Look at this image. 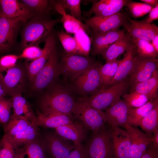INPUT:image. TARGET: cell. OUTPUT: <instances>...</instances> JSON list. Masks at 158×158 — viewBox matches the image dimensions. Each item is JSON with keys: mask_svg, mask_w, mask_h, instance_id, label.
Wrapping results in <instances>:
<instances>
[{"mask_svg": "<svg viewBox=\"0 0 158 158\" xmlns=\"http://www.w3.org/2000/svg\"><path fill=\"white\" fill-rule=\"evenodd\" d=\"M124 6L128 8L132 16L135 18L142 17L149 13L154 7L144 3L128 0Z\"/></svg>", "mask_w": 158, "mask_h": 158, "instance_id": "37", "label": "cell"}, {"mask_svg": "<svg viewBox=\"0 0 158 158\" xmlns=\"http://www.w3.org/2000/svg\"><path fill=\"white\" fill-rule=\"evenodd\" d=\"M119 61L116 59L111 61L109 76L110 83L114 77L116 73Z\"/></svg>", "mask_w": 158, "mask_h": 158, "instance_id": "50", "label": "cell"}, {"mask_svg": "<svg viewBox=\"0 0 158 158\" xmlns=\"http://www.w3.org/2000/svg\"><path fill=\"white\" fill-rule=\"evenodd\" d=\"M52 9L61 16V21L66 32L75 34L81 29L90 32V27L85 23L67 14L65 8L57 0H50Z\"/></svg>", "mask_w": 158, "mask_h": 158, "instance_id": "22", "label": "cell"}, {"mask_svg": "<svg viewBox=\"0 0 158 158\" xmlns=\"http://www.w3.org/2000/svg\"></svg>", "mask_w": 158, "mask_h": 158, "instance_id": "56", "label": "cell"}, {"mask_svg": "<svg viewBox=\"0 0 158 158\" xmlns=\"http://www.w3.org/2000/svg\"><path fill=\"white\" fill-rule=\"evenodd\" d=\"M130 92H136L146 95L150 100L158 98V71H155L149 79L131 87Z\"/></svg>", "mask_w": 158, "mask_h": 158, "instance_id": "29", "label": "cell"}, {"mask_svg": "<svg viewBox=\"0 0 158 158\" xmlns=\"http://www.w3.org/2000/svg\"><path fill=\"white\" fill-rule=\"evenodd\" d=\"M149 13L148 17L145 20L146 22L151 23L154 20L158 19V5L154 7Z\"/></svg>", "mask_w": 158, "mask_h": 158, "instance_id": "49", "label": "cell"}, {"mask_svg": "<svg viewBox=\"0 0 158 158\" xmlns=\"http://www.w3.org/2000/svg\"><path fill=\"white\" fill-rule=\"evenodd\" d=\"M41 143L50 158H68L74 146L56 133H48L40 138Z\"/></svg>", "mask_w": 158, "mask_h": 158, "instance_id": "9", "label": "cell"}, {"mask_svg": "<svg viewBox=\"0 0 158 158\" xmlns=\"http://www.w3.org/2000/svg\"><path fill=\"white\" fill-rule=\"evenodd\" d=\"M40 137L15 150L14 158H48Z\"/></svg>", "mask_w": 158, "mask_h": 158, "instance_id": "25", "label": "cell"}, {"mask_svg": "<svg viewBox=\"0 0 158 158\" xmlns=\"http://www.w3.org/2000/svg\"><path fill=\"white\" fill-rule=\"evenodd\" d=\"M56 133L61 137L72 141L74 147L81 145L86 135V131L80 124H67L55 128Z\"/></svg>", "mask_w": 158, "mask_h": 158, "instance_id": "23", "label": "cell"}, {"mask_svg": "<svg viewBox=\"0 0 158 158\" xmlns=\"http://www.w3.org/2000/svg\"><path fill=\"white\" fill-rule=\"evenodd\" d=\"M68 158H89L87 146L81 145L74 147Z\"/></svg>", "mask_w": 158, "mask_h": 158, "instance_id": "47", "label": "cell"}, {"mask_svg": "<svg viewBox=\"0 0 158 158\" xmlns=\"http://www.w3.org/2000/svg\"><path fill=\"white\" fill-rule=\"evenodd\" d=\"M151 41L153 47L158 52V35H156Z\"/></svg>", "mask_w": 158, "mask_h": 158, "instance_id": "53", "label": "cell"}, {"mask_svg": "<svg viewBox=\"0 0 158 158\" xmlns=\"http://www.w3.org/2000/svg\"><path fill=\"white\" fill-rule=\"evenodd\" d=\"M56 46L33 82L32 89L34 91H40L47 88L55 83L59 74V58Z\"/></svg>", "mask_w": 158, "mask_h": 158, "instance_id": "7", "label": "cell"}, {"mask_svg": "<svg viewBox=\"0 0 158 158\" xmlns=\"http://www.w3.org/2000/svg\"><path fill=\"white\" fill-rule=\"evenodd\" d=\"M136 54L135 47L133 43L124 53L122 59L119 61L116 73L107 87L122 81L130 76Z\"/></svg>", "mask_w": 158, "mask_h": 158, "instance_id": "21", "label": "cell"}, {"mask_svg": "<svg viewBox=\"0 0 158 158\" xmlns=\"http://www.w3.org/2000/svg\"><path fill=\"white\" fill-rule=\"evenodd\" d=\"M111 61L106 62L100 68V73L103 89L107 88L110 83L109 76Z\"/></svg>", "mask_w": 158, "mask_h": 158, "instance_id": "46", "label": "cell"}, {"mask_svg": "<svg viewBox=\"0 0 158 158\" xmlns=\"http://www.w3.org/2000/svg\"><path fill=\"white\" fill-rule=\"evenodd\" d=\"M22 23L6 17L0 10V52L8 50L14 45Z\"/></svg>", "mask_w": 158, "mask_h": 158, "instance_id": "13", "label": "cell"}, {"mask_svg": "<svg viewBox=\"0 0 158 158\" xmlns=\"http://www.w3.org/2000/svg\"><path fill=\"white\" fill-rule=\"evenodd\" d=\"M58 1L65 9L70 11L71 16L81 21L83 19L82 15L80 0H59Z\"/></svg>", "mask_w": 158, "mask_h": 158, "instance_id": "39", "label": "cell"}, {"mask_svg": "<svg viewBox=\"0 0 158 158\" xmlns=\"http://www.w3.org/2000/svg\"><path fill=\"white\" fill-rule=\"evenodd\" d=\"M56 36L59 39L65 52L76 54L78 45L74 37L63 31L58 32Z\"/></svg>", "mask_w": 158, "mask_h": 158, "instance_id": "36", "label": "cell"}, {"mask_svg": "<svg viewBox=\"0 0 158 158\" xmlns=\"http://www.w3.org/2000/svg\"><path fill=\"white\" fill-rule=\"evenodd\" d=\"M87 147L89 158H115L109 129L93 133Z\"/></svg>", "mask_w": 158, "mask_h": 158, "instance_id": "8", "label": "cell"}, {"mask_svg": "<svg viewBox=\"0 0 158 158\" xmlns=\"http://www.w3.org/2000/svg\"><path fill=\"white\" fill-rule=\"evenodd\" d=\"M102 65L95 62L74 80L75 88L79 93L91 96L103 89L100 73Z\"/></svg>", "mask_w": 158, "mask_h": 158, "instance_id": "6", "label": "cell"}, {"mask_svg": "<svg viewBox=\"0 0 158 158\" xmlns=\"http://www.w3.org/2000/svg\"><path fill=\"white\" fill-rule=\"evenodd\" d=\"M128 0H111L110 3L97 16H111L119 12Z\"/></svg>", "mask_w": 158, "mask_h": 158, "instance_id": "41", "label": "cell"}, {"mask_svg": "<svg viewBox=\"0 0 158 158\" xmlns=\"http://www.w3.org/2000/svg\"><path fill=\"white\" fill-rule=\"evenodd\" d=\"M152 144L155 148H158V129L153 134L152 137Z\"/></svg>", "mask_w": 158, "mask_h": 158, "instance_id": "51", "label": "cell"}, {"mask_svg": "<svg viewBox=\"0 0 158 158\" xmlns=\"http://www.w3.org/2000/svg\"><path fill=\"white\" fill-rule=\"evenodd\" d=\"M19 59L18 55L9 54L0 58V74L14 67Z\"/></svg>", "mask_w": 158, "mask_h": 158, "instance_id": "44", "label": "cell"}, {"mask_svg": "<svg viewBox=\"0 0 158 158\" xmlns=\"http://www.w3.org/2000/svg\"><path fill=\"white\" fill-rule=\"evenodd\" d=\"M38 126L31 122L23 131L11 137H6L16 150L26 143L40 137Z\"/></svg>", "mask_w": 158, "mask_h": 158, "instance_id": "28", "label": "cell"}, {"mask_svg": "<svg viewBox=\"0 0 158 158\" xmlns=\"http://www.w3.org/2000/svg\"><path fill=\"white\" fill-rule=\"evenodd\" d=\"M133 43L131 37L128 33H126L110 46L102 55L106 62L111 61L124 53Z\"/></svg>", "mask_w": 158, "mask_h": 158, "instance_id": "27", "label": "cell"}, {"mask_svg": "<svg viewBox=\"0 0 158 158\" xmlns=\"http://www.w3.org/2000/svg\"><path fill=\"white\" fill-rule=\"evenodd\" d=\"M109 130L115 158H130L131 143L129 133L118 126H110Z\"/></svg>", "mask_w": 158, "mask_h": 158, "instance_id": "14", "label": "cell"}, {"mask_svg": "<svg viewBox=\"0 0 158 158\" xmlns=\"http://www.w3.org/2000/svg\"><path fill=\"white\" fill-rule=\"evenodd\" d=\"M47 88L39 102L40 111L46 115L61 114L71 118L76 101L70 91L55 83Z\"/></svg>", "mask_w": 158, "mask_h": 158, "instance_id": "1", "label": "cell"}, {"mask_svg": "<svg viewBox=\"0 0 158 158\" xmlns=\"http://www.w3.org/2000/svg\"><path fill=\"white\" fill-rule=\"evenodd\" d=\"M122 97L130 107H140L151 100L146 95L136 92H130Z\"/></svg>", "mask_w": 158, "mask_h": 158, "instance_id": "38", "label": "cell"}, {"mask_svg": "<svg viewBox=\"0 0 158 158\" xmlns=\"http://www.w3.org/2000/svg\"><path fill=\"white\" fill-rule=\"evenodd\" d=\"M56 34L53 31L44 41L42 55L27 65V75L29 80L32 83L38 72L47 61L52 50L56 46Z\"/></svg>", "mask_w": 158, "mask_h": 158, "instance_id": "20", "label": "cell"}, {"mask_svg": "<svg viewBox=\"0 0 158 158\" xmlns=\"http://www.w3.org/2000/svg\"><path fill=\"white\" fill-rule=\"evenodd\" d=\"M111 0H101L98 1H92V6L89 11L85 13L87 16H89L92 14L95 16H97L110 3Z\"/></svg>", "mask_w": 158, "mask_h": 158, "instance_id": "45", "label": "cell"}, {"mask_svg": "<svg viewBox=\"0 0 158 158\" xmlns=\"http://www.w3.org/2000/svg\"><path fill=\"white\" fill-rule=\"evenodd\" d=\"M61 22V18L54 19L39 18H33L24 27L21 35V46L25 48L31 46H38L45 41L54 31L55 26Z\"/></svg>", "mask_w": 158, "mask_h": 158, "instance_id": "2", "label": "cell"}, {"mask_svg": "<svg viewBox=\"0 0 158 158\" xmlns=\"http://www.w3.org/2000/svg\"><path fill=\"white\" fill-rule=\"evenodd\" d=\"M124 128L129 134L131 140L130 158H140L152 143V137L136 126L127 124Z\"/></svg>", "mask_w": 158, "mask_h": 158, "instance_id": "15", "label": "cell"}, {"mask_svg": "<svg viewBox=\"0 0 158 158\" xmlns=\"http://www.w3.org/2000/svg\"><path fill=\"white\" fill-rule=\"evenodd\" d=\"M77 43L76 54L88 56L91 50L92 39L87 33L83 29L78 31L74 34Z\"/></svg>", "mask_w": 158, "mask_h": 158, "instance_id": "34", "label": "cell"}, {"mask_svg": "<svg viewBox=\"0 0 158 158\" xmlns=\"http://www.w3.org/2000/svg\"><path fill=\"white\" fill-rule=\"evenodd\" d=\"M7 95L4 87L0 82V97H4L5 95Z\"/></svg>", "mask_w": 158, "mask_h": 158, "instance_id": "54", "label": "cell"}, {"mask_svg": "<svg viewBox=\"0 0 158 158\" xmlns=\"http://www.w3.org/2000/svg\"><path fill=\"white\" fill-rule=\"evenodd\" d=\"M128 18L129 23L123 27L132 38L151 42L158 35V27L155 24L148 23L145 20L138 21Z\"/></svg>", "mask_w": 158, "mask_h": 158, "instance_id": "16", "label": "cell"}, {"mask_svg": "<svg viewBox=\"0 0 158 158\" xmlns=\"http://www.w3.org/2000/svg\"><path fill=\"white\" fill-rule=\"evenodd\" d=\"M130 86L129 76L122 81L101 90L89 97L85 98L91 107L102 111L127 93Z\"/></svg>", "mask_w": 158, "mask_h": 158, "instance_id": "3", "label": "cell"}, {"mask_svg": "<svg viewBox=\"0 0 158 158\" xmlns=\"http://www.w3.org/2000/svg\"><path fill=\"white\" fill-rule=\"evenodd\" d=\"M73 113L93 133L105 129L104 124L106 122L103 112L91 107L85 97L76 101Z\"/></svg>", "mask_w": 158, "mask_h": 158, "instance_id": "4", "label": "cell"}, {"mask_svg": "<svg viewBox=\"0 0 158 158\" xmlns=\"http://www.w3.org/2000/svg\"><path fill=\"white\" fill-rule=\"evenodd\" d=\"M158 104V98H157L140 107H130L128 114L127 124L134 126H139L142 119Z\"/></svg>", "mask_w": 158, "mask_h": 158, "instance_id": "30", "label": "cell"}, {"mask_svg": "<svg viewBox=\"0 0 158 158\" xmlns=\"http://www.w3.org/2000/svg\"><path fill=\"white\" fill-rule=\"evenodd\" d=\"M43 54V49L38 46H31L24 49L18 55L19 59H24L32 61L41 57Z\"/></svg>", "mask_w": 158, "mask_h": 158, "instance_id": "42", "label": "cell"}, {"mask_svg": "<svg viewBox=\"0 0 158 158\" xmlns=\"http://www.w3.org/2000/svg\"><path fill=\"white\" fill-rule=\"evenodd\" d=\"M125 33L124 30L120 29L103 33L92 32L91 37L92 54L102 55L110 46Z\"/></svg>", "mask_w": 158, "mask_h": 158, "instance_id": "17", "label": "cell"}, {"mask_svg": "<svg viewBox=\"0 0 158 158\" xmlns=\"http://www.w3.org/2000/svg\"><path fill=\"white\" fill-rule=\"evenodd\" d=\"M0 10L6 17L25 22L33 16L30 10L20 1L1 0Z\"/></svg>", "mask_w": 158, "mask_h": 158, "instance_id": "19", "label": "cell"}, {"mask_svg": "<svg viewBox=\"0 0 158 158\" xmlns=\"http://www.w3.org/2000/svg\"><path fill=\"white\" fill-rule=\"evenodd\" d=\"M15 150L4 136L0 142V158H14Z\"/></svg>", "mask_w": 158, "mask_h": 158, "instance_id": "43", "label": "cell"}, {"mask_svg": "<svg viewBox=\"0 0 158 158\" xmlns=\"http://www.w3.org/2000/svg\"><path fill=\"white\" fill-rule=\"evenodd\" d=\"M129 107L125 101L120 99L103 112L106 123L110 127L124 128L127 124L128 114Z\"/></svg>", "mask_w": 158, "mask_h": 158, "instance_id": "18", "label": "cell"}, {"mask_svg": "<svg viewBox=\"0 0 158 158\" xmlns=\"http://www.w3.org/2000/svg\"><path fill=\"white\" fill-rule=\"evenodd\" d=\"M35 114V120L32 123L38 127L55 128L62 125L73 123L71 117L63 114H53L46 115L40 111L36 110Z\"/></svg>", "mask_w": 158, "mask_h": 158, "instance_id": "24", "label": "cell"}, {"mask_svg": "<svg viewBox=\"0 0 158 158\" xmlns=\"http://www.w3.org/2000/svg\"><path fill=\"white\" fill-rule=\"evenodd\" d=\"M144 3L148 4L153 7L156 6L158 5V0H140Z\"/></svg>", "mask_w": 158, "mask_h": 158, "instance_id": "52", "label": "cell"}, {"mask_svg": "<svg viewBox=\"0 0 158 158\" xmlns=\"http://www.w3.org/2000/svg\"><path fill=\"white\" fill-rule=\"evenodd\" d=\"M12 108L10 99H8L4 97H0V125L4 126L10 119L12 115Z\"/></svg>", "mask_w": 158, "mask_h": 158, "instance_id": "40", "label": "cell"}, {"mask_svg": "<svg viewBox=\"0 0 158 158\" xmlns=\"http://www.w3.org/2000/svg\"><path fill=\"white\" fill-rule=\"evenodd\" d=\"M95 62L88 56L63 52L59 61V74L74 80Z\"/></svg>", "mask_w": 158, "mask_h": 158, "instance_id": "5", "label": "cell"}, {"mask_svg": "<svg viewBox=\"0 0 158 158\" xmlns=\"http://www.w3.org/2000/svg\"><path fill=\"white\" fill-rule=\"evenodd\" d=\"M31 11L33 15L35 13L37 17L48 19L51 10L53 9L50 0H22L20 1Z\"/></svg>", "mask_w": 158, "mask_h": 158, "instance_id": "31", "label": "cell"}, {"mask_svg": "<svg viewBox=\"0 0 158 158\" xmlns=\"http://www.w3.org/2000/svg\"><path fill=\"white\" fill-rule=\"evenodd\" d=\"M11 102L13 113L11 117L23 116L30 121L33 123L35 120L36 115L31 106L21 93L18 94L11 96Z\"/></svg>", "mask_w": 158, "mask_h": 158, "instance_id": "26", "label": "cell"}, {"mask_svg": "<svg viewBox=\"0 0 158 158\" xmlns=\"http://www.w3.org/2000/svg\"></svg>", "mask_w": 158, "mask_h": 158, "instance_id": "55", "label": "cell"}, {"mask_svg": "<svg viewBox=\"0 0 158 158\" xmlns=\"http://www.w3.org/2000/svg\"><path fill=\"white\" fill-rule=\"evenodd\" d=\"M132 39L135 47L137 54L144 57L158 58V52L153 47L150 42L141 39L132 38Z\"/></svg>", "mask_w": 158, "mask_h": 158, "instance_id": "35", "label": "cell"}, {"mask_svg": "<svg viewBox=\"0 0 158 158\" xmlns=\"http://www.w3.org/2000/svg\"><path fill=\"white\" fill-rule=\"evenodd\" d=\"M158 68L157 58L144 57L136 54L129 76L130 86L132 87L150 78Z\"/></svg>", "mask_w": 158, "mask_h": 158, "instance_id": "11", "label": "cell"}, {"mask_svg": "<svg viewBox=\"0 0 158 158\" xmlns=\"http://www.w3.org/2000/svg\"><path fill=\"white\" fill-rule=\"evenodd\" d=\"M31 122L23 116L11 117L8 121L3 126L4 135L7 137H13L24 130Z\"/></svg>", "mask_w": 158, "mask_h": 158, "instance_id": "32", "label": "cell"}, {"mask_svg": "<svg viewBox=\"0 0 158 158\" xmlns=\"http://www.w3.org/2000/svg\"><path fill=\"white\" fill-rule=\"evenodd\" d=\"M128 17L124 12H120L108 16H95L86 20L85 24L92 30L93 32L103 33L119 29L129 22Z\"/></svg>", "mask_w": 158, "mask_h": 158, "instance_id": "10", "label": "cell"}, {"mask_svg": "<svg viewBox=\"0 0 158 158\" xmlns=\"http://www.w3.org/2000/svg\"><path fill=\"white\" fill-rule=\"evenodd\" d=\"M140 158H158V148L154 147L152 143Z\"/></svg>", "mask_w": 158, "mask_h": 158, "instance_id": "48", "label": "cell"}, {"mask_svg": "<svg viewBox=\"0 0 158 158\" xmlns=\"http://www.w3.org/2000/svg\"><path fill=\"white\" fill-rule=\"evenodd\" d=\"M5 72L4 75L0 74V82L7 95L12 96L22 94L25 87L26 70L21 66L16 65Z\"/></svg>", "mask_w": 158, "mask_h": 158, "instance_id": "12", "label": "cell"}, {"mask_svg": "<svg viewBox=\"0 0 158 158\" xmlns=\"http://www.w3.org/2000/svg\"><path fill=\"white\" fill-rule=\"evenodd\" d=\"M139 126L146 133L152 136L158 129V104L142 119Z\"/></svg>", "mask_w": 158, "mask_h": 158, "instance_id": "33", "label": "cell"}]
</instances>
